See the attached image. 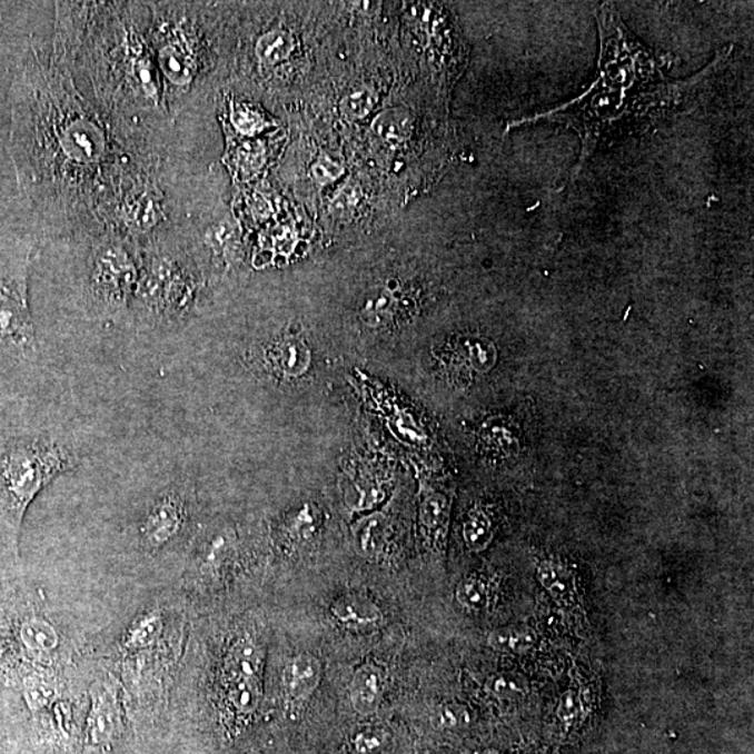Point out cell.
I'll list each match as a JSON object with an SVG mask.
<instances>
[{"label": "cell", "mask_w": 754, "mask_h": 754, "mask_svg": "<svg viewBox=\"0 0 754 754\" xmlns=\"http://www.w3.org/2000/svg\"><path fill=\"white\" fill-rule=\"evenodd\" d=\"M117 698L109 687L97 688L92 693V706L89 717V740L95 745L111 740L117 725Z\"/></svg>", "instance_id": "10"}, {"label": "cell", "mask_w": 754, "mask_h": 754, "mask_svg": "<svg viewBox=\"0 0 754 754\" xmlns=\"http://www.w3.org/2000/svg\"><path fill=\"white\" fill-rule=\"evenodd\" d=\"M138 270L128 251L103 246L96 251L91 271V291L97 302L111 310L122 308L132 294Z\"/></svg>", "instance_id": "4"}, {"label": "cell", "mask_w": 754, "mask_h": 754, "mask_svg": "<svg viewBox=\"0 0 754 754\" xmlns=\"http://www.w3.org/2000/svg\"><path fill=\"white\" fill-rule=\"evenodd\" d=\"M597 20L601 49L598 78L594 85L576 100L509 126L550 122L575 130L582 151L573 179L582 173L599 147L641 132L668 117L703 81L717 73L731 54V48L725 47L695 78L674 80L669 76L674 57L655 53L644 46L612 4H601Z\"/></svg>", "instance_id": "1"}, {"label": "cell", "mask_w": 754, "mask_h": 754, "mask_svg": "<svg viewBox=\"0 0 754 754\" xmlns=\"http://www.w3.org/2000/svg\"><path fill=\"white\" fill-rule=\"evenodd\" d=\"M376 101L374 89L365 85L355 86L343 97L341 111L349 119H363L370 113Z\"/></svg>", "instance_id": "17"}, {"label": "cell", "mask_w": 754, "mask_h": 754, "mask_svg": "<svg viewBox=\"0 0 754 754\" xmlns=\"http://www.w3.org/2000/svg\"><path fill=\"white\" fill-rule=\"evenodd\" d=\"M359 198L360 195L358 188H355V186H347V188H344L338 192L335 201L331 204V209L337 212V215H347L348 211H351L354 207L358 205Z\"/></svg>", "instance_id": "25"}, {"label": "cell", "mask_w": 754, "mask_h": 754, "mask_svg": "<svg viewBox=\"0 0 754 754\" xmlns=\"http://www.w3.org/2000/svg\"><path fill=\"white\" fill-rule=\"evenodd\" d=\"M294 49V38L284 30H272L260 38L256 54L261 62L277 65L286 60Z\"/></svg>", "instance_id": "15"}, {"label": "cell", "mask_w": 754, "mask_h": 754, "mask_svg": "<svg viewBox=\"0 0 754 754\" xmlns=\"http://www.w3.org/2000/svg\"><path fill=\"white\" fill-rule=\"evenodd\" d=\"M488 642L499 652L524 653L534 646L535 635L528 628H500L490 633Z\"/></svg>", "instance_id": "16"}, {"label": "cell", "mask_w": 754, "mask_h": 754, "mask_svg": "<svg viewBox=\"0 0 754 754\" xmlns=\"http://www.w3.org/2000/svg\"><path fill=\"white\" fill-rule=\"evenodd\" d=\"M162 632V614L158 609H150L136 617L128 632L125 633L122 646L128 652H140L149 648Z\"/></svg>", "instance_id": "13"}, {"label": "cell", "mask_w": 754, "mask_h": 754, "mask_svg": "<svg viewBox=\"0 0 754 754\" xmlns=\"http://www.w3.org/2000/svg\"><path fill=\"white\" fill-rule=\"evenodd\" d=\"M385 687V672L376 665H365L351 682V702L358 713L368 715L379 707Z\"/></svg>", "instance_id": "9"}, {"label": "cell", "mask_w": 754, "mask_h": 754, "mask_svg": "<svg viewBox=\"0 0 754 754\" xmlns=\"http://www.w3.org/2000/svg\"><path fill=\"white\" fill-rule=\"evenodd\" d=\"M78 466L67 446L46 436L14 437L0 457V552L20 560V534L38 494Z\"/></svg>", "instance_id": "2"}, {"label": "cell", "mask_w": 754, "mask_h": 754, "mask_svg": "<svg viewBox=\"0 0 754 754\" xmlns=\"http://www.w3.org/2000/svg\"><path fill=\"white\" fill-rule=\"evenodd\" d=\"M147 302L158 318L177 319L189 304V288L180 271L171 264H158L146 286Z\"/></svg>", "instance_id": "6"}, {"label": "cell", "mask_w": 754, "mask_h": 754, "mask_svg": "<svg viewBox=\"0 0 754 754\" xmlns=\"http://www.w3.org/2000/svg\"><path fill=\"white\" fill-rule=\"evenodd\" d=\"M21 696L31 714L41 713L53 701L54 687L48 677L40 674H27L21 681Z\"/></svg>", "instance_id": "14"}, {"label": "cell", "mask_w": 754, "mask_h": 754, "mask_svg": "<svg viewBox=\"0 0 754 754\" xmlns=\"http://www.w3.org/2000/svg\"><path fill=\"white\" fill-rule=\"evenodd\" d=\"M456 597L467 609L480 611L488 603V588L483 578L467 577L458 584Z\"/></svg>", "instance_id": "19"}, {"label": "cell", "mask_w": 754, "mask_h": 754, "mask_svg": "<svg viewBox=\"0 0 754 754\" xmlns=\"http://www.w3.org/2000/svg\"><path fill=\"white\" fill-rule=\"evenodd\" d=\"M186 518L188 506L185 497L177 489L166 492L147 512L140 527L141 544L149 552L161 550L182 533Z\"/></svg>", "instance_id": "5"}, {"label": "cell", "mask_w": 754, "mask_h": 754, "mask_svg": "<svg viewBox=\"0 0 754 754\" xmlns=\"http://www.w3.org/2000/svg\"><path fill=\"white\" fill-rule=\"evenodd\" d=\"M333 615L349 628L376 626L381 619L380 609L371 601L359 595H346L331 606Z\"/></svg>", "instance_id": "11"}, {"label": "cell", "mask_w": 754, "mask_h": 754, "mask_svg": "<svg viewBox=\"0 0 754 754\" xmlns=\"http://www.w3.org/2000/svg\"><path fill=\"white\" fill-rule=\"evenodd\" d=\"M231 701L242 713L254 712L260 701V686L256 677L235 675L231 685Z\"/></svg>", "instance_id": "18"}, {"label": "cell", "mask_w": 754, "mask_h": 754, "mask_svg": "<svg viewBox=\"0 0 754 754\" xmlns=\"http://www.w3.org/2000/svg\"><path fill=\"white\" fill-rule=\"evenodd\" d=\"M375 135L390 146H400L411 138L414 132L413 115L403 108H391L381 112L371 125Z\"/></svg>", "instance_id": "12"}, {"label": "cell", "mask_w": 754, "mask_h": 754, "mask_svg": "<svg viewBox=\"0 0 754 754\" xmlns=\"http://www.w3.org/2000/svg\"><path fill=\"white\" fill-rule=\"evenodd\" d=\"M311 172H314V177L319 183L327 185L335 182L336 179L340 178L343 168L341 166H338L337 162L324 157L320 158L318 163H315L314 168H311Z\"/></svg>", "instance_id": "22"}, {"label": "cell", "mask_w": 754, "mask_h": 754, "mask_svg": "<svg viewBox=\"0 0 754 754\" xmlns=\"http://www.w3.org/2000/svg\"><path fill=\"white\" fill-rule=\"evenodd\" d=\"M0 353L14 359L38 357L26 288L14 280H0Z\"/></svg>", "instance_id": "3"}, {"label": "cell", "mask_w": 754, "mask_h": 754, "mask_svg": "<svg viewBox=\"0 0 754 754\" xmlns=\"http://www.w3.org/2000/svg\"><path fill=\"white\" fill-rule=\"evenodd\" d=\"M436 720L444 726H458L468 723V712L458 704H447L436 713Z\"/></svg>", "instance_id": "23"}, {"label": "cell", "mask_w": 754, "mask_h": 754, "mask_svg": "<svg viewBox=\"0 0 754 754\" xmlns=\"http://www.w3.org/2000/svg\"><path fill=\"white\" fill-rule=\"evenodd\" d=\"M0 754H4V746H3L2 737H0Z\"/></svg>", "instance_id": "27"}, {"label": "cell", "mask_w": 754, "mask_h": 754, "mask_svg": "<svg viewBox=\"0 0 754 754\" xmlns=\"http://www.w3.org/2000/svg\"><path fill=\"white\" fill-rule=\"evenodd\" d=\"M489 688L490 692L495 693L497 696L515 695V693H522L524 691L522 681L513 675H499L494 677V679L489 682Z\"/></svg>", "instance_id": "24"}, {"label": "cell", "mask_w": 754, "mask_h": 754, "mask_svg": "<svg viewBox=\"0 0 754 754\" xmlns=\"http://www.w3.org/2000/svg\"><path fill=\"white\" fill-rule=\"evenodd\" d=\"M10 653H12V644L0 633V665L7 663Z\"/></svg>", "instance_id": "26"}, {"label": "cell", "mask_w": 754, "mask_h": 754, "mask_svg": "<svg viewBox=\"0 0 754 754\" xmlns=\"http://www.w3.org/2000/svg\"><path fill=\"white\" fill-rule=\"evenodd\" d=\"M467 543L474 549L484 548L489 538V524L483 515L472 517L466 527Z\"/></svg>", "instance_id": "21"}, {"label": "cell", "mask_w": 754, "mask_h": 754, "mask_svg": "<svg viewBox=\"0 0 754 754\" xmlns=\"http://www.w3.org/2000/svg\"><path fill=\"white\" fill-rule=\"evenodd\" d=\"M321 681V665L319 659L310 654H300L291 659L284 672L289 696L297 701H305L318 688Z\"/></svg>", "instance_id": "8"}, {"label": "cell", "mask_w": 754, "mask_h": 754, "mask_svg": "<svg viewBox=\"0 0 754 754\" xmlns=\"http://www.w3.org/2000/svg\"><path fill=\"white\" fill-rule=\"evenodd\" d=\"M393 299L391 295L386 291H379L375 295H371L368 300H366L364 315L366 319L379 324L381 319L387 318L391 314Z\"/></svg>", "instance_id": "20"}, {"label": "cell", "mask_w": 754, "mask_h": 754, "mask_svg": "<svg viewBox=\"0 0 754 754\" xmlns=\"http://www.w3.org/2000/svg\"><path fill=\"white\" fill-rule=\"evenodd\" d=\"M18 646L27 657L41 661L51 657L59 646L57 628L46 617L26 614L16 627Z\"/></svg>", "instance_id": "7"}]
</instances>
